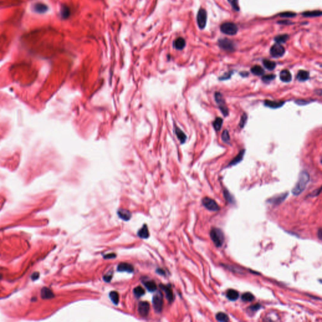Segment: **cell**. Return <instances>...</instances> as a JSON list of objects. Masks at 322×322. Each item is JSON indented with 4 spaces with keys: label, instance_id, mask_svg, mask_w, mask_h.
Instances as JSON below:
<instances>
[{
    "label": "cell",
    "instance_id": "6da1fadb",
    "mask_svg": "<svg viewBox=\"0 0 322 322\" xmlns=\"http://www.w3.org/2000/svg\"><path fill=\"white\" fill-rule=\"evenodd\" d=\"M309 181V176L307 172L303 171L299 174V179L296 184L294 187L292 192L293 195H299L306 188Z\"/></svg>",
    "mask_w": 322,
    "mask_h": 322
},
{
    "label": "cell",
    "instance_id": "7a4b0ae2",
    "mask_svg": "<svg viewBox=\"0 0 322 322\" xmlns=\"http://www.w3.org/2000/svg\"><path fill=\"white\" fill-rule=\"evenodd\" d=\"M210 237L214 244L217 247H222L224 243L225 237L223 231L217 228H213L210 231Z\"/></svg>",
    "mask_w": 322,
    "mask_h": 322
},
{
    "label": "cell",
    "instance_id": "3957f363",
    "mask_svg": "<svg viewBox=\"0 0 322 322\" xmlns=\"http://www.w3.org/2000/svg\"><path fill=\"white\" fill-rule=\"evenodd\" d=\"M220 30L224 34L228 35H234L238 32V27L231 22H226L220 26Z\"/></svg>",
    "mask_w": 322,
    "mask_h": 322
},
{
    "label": "cell",
    "instance_id": "277c9868",
    "mask_svg": "<svg viewBox=\"0 0 322 322\" xmlns=\"http://www.w3.org/2000/svg\"><path fill=\"white\" fill-rule=\"evenodd\" d=\"M218 43L220 47L226 51L232 52L235 50V44L231 40L227 38L219 39Z\"/></svg>",
    "mask_w": 322,
    "mask_h": 322
},
{
    "label": "cell",
    "instance_id": "5b68a950",
    "mask_svg": "<svg viewBox=\"0 0 322 322\" xmlns=\"http://www.w3.org/2000/svg\"><path fill=\"white\" fill-rule=\"evenodd\" d=\"M207 21V13L203 8L200 9L197 15V23L200 29H204Z\"/></svg>",
    "mask_w": 322,
    "mask_h": 322
},
{
    "label": "cell",
    "instance_id": "8992f818",
    "mask_svg": "<svg viewBox=\"0 0 322 322\" xmlns=\"http://www.w3.org/2000/svg\"><path fill=\"white\" fill-rule=\"evenodd\" d=\"M215 100L217 104L218 105L220 110L222 112L223 115L225 116H227L228 115V109L227 106H226L225 100L223 98V96L220 94V93H215Z\"/></svg>",
    "mask_w": 322,
    "mask_h": 322
},
{
    "label": "cell",
    "instance_id": "52a82bcc",
    "mask_svg": "<svg viewBox=\"0 0 322 322\" xmlns=\"http://www.w3.org/2000/svg\"><path fill=\"white\" fill-rule=\"evenodd\" d=\"M270 55L274 58H279L285 53V49L283 46L279 43H276L270 48Z\"/></svg>",
    "mask_w": 322,
    "mask_h": 322
},
{
    "label": "cell",
    "instance_id": "ba28073f",
    "mask_svg": "<svg viewBox=\"0 0 322 322\" xmlns=\"http://www.w3.org/2000/svg\"><path fill=\"white\" fill-rule=\"evenodd\" d=\"M203 204L208 210L210 211H217L220 210V207L217 204V203L213 199L210 198V197H205V198L203 200Z\"/></svg>",
    "mask_w": 322,
    "mask_h": 322
},
{
    "label": "cell",
    "instance_id": "9c48e42d",
    "mask_svg": "<svg viewBox=\"0 0 322 322\" xmlns=\"http://www.w3.org/2000/svg\"><path fill=\"white\" fill-rule=\"evenodd\" d=\"M153 306L157 312H160L163 307V297L161 293L155 295L152 299Z\"/></svg>",
    "mask_w": 322,
    "mask_h": 322
},
{
    "label": "cell",
    "instance_id": "30bf717a",
    "mask_svg": "<svg viewBox=\"0 0 322 322\" xmlns=\"http://www.w3.org/2000/svg\"><path fill=\"white\" fill-rule=\"evenodd\" d=\"M150 309V304L148 302L142 301L139 304V312L140 315L145 316L149 314Z\"/></svg>",
    "mask_w": 322,
    "mask_h": 322
},
{
    "label": "cell",
    "instance_id": "8fae6325",
    "mask_svg": "<svg viewBox=\"0 0 322 322\" xmlns=\"http://www.w3.org/2000/svg\"><path fill=\"white\" fill-rule=\"evenodd\" d=\"M117 270L118 271H119V272H127L131 273L134 270V268L132 265L128 263L123 262L120 263L118 265Z\"/></svg>",
    "mask_w": 322,
    "mask_h": 322
},
{
    "label": "cell",
    "instance_id": "7c38bea8",
    "mask_svg": "<svg viewBox=\"0 0 322 322\" xmlns=\"http://www.w3.org/2000/svg\"><path fill=\"white\" fill-rule=\"evenodd\" d=\"M161 289L165 292L166 298L167 299V300L169 302H172L174 300V295H173V292L171 286H169L168 285L166 286V285L161 284Z\"/></svg>",
    "mask_w": 322,
    "mask_h": 322
},
{
    "label": "cell",
    "instance_id": "4fadbf2b",
    "mask_svg": "<svg viewBox=\"0 0 322 322\" xmlns=\"http://www.w3.org/2000/svg\"><path fill=\"white\" fill-rule=\"evenodd\" d=\"M49 7L46 4L42 3H37L33 7V10L34 12L38 13H46L48 10Z\"/></svg>",
    "mask_w": 322,
    "mask_h": 322
},
{
    "label": "cell",
    "instance_id": "5bb4252c",
    "mask_svg": "<svg viewBox=\"0 0 322 322\" xmlns=\"http://www.w3.org/2000/svg\"><path fill=\"white\" fill-rule=\"evenodd\" d=\"M284 101H270V100H265L264 101V105L267 107H269L270 108H278L281 107L284 105Z\"/></svg>",
    "mask_w": 322,
    "mask_h": 322
},
{
    "label": "cell",
    "instance_id": "9a60e30c",
    "mask_svg": "<svg viewBox=\"0 0 322 322\" xmlns=\"http://www.w3.org/2000/svg\"><path fill=\"white\" fill-rule=\"evenodd\" d=\"M280 79L282 82L290 83L292 80V76L291 72L286 69L282 70L280 72Z\"/></svg>",
    "mask_w": 322,
    "mask_h": 322
},
{
    "label": "cell",
    "instance_id": "2e32d148",
    "mask_svg": "<svg viewBox=\"0 0 322 322\" xmlns=\"http://www.w3.org/2000/svg\"><path fill=\"white\" fill-rule=\"evenodd\" d=\"M296 78H297V80L299 81H301V82L306 81L309 80V72H308L307 71L301 70V71H299L298 72V74L296 76Z\"/></svg>",
    "mask_w": 322,
    "mask_h": 322
},
{
    "label": "cell",
    "instance_id": "e0dca14e",
    "mask_svg": "<svg viewBox=\"0 0 322 322\" xmlns=\"http://www.w3.org/2000/svg\"><path fill=\"white\" fill-rule=\"evenodd\" d=\"M185 46H186V41L182 37H179L176 38L174 42V47L177 50H181L185 47Z\"/></svg>",
    "mask_w": 322,
    "mask_h": 322
},
{
    "label": "cell",
    "instance_id": "ac0fdd59",
    "mask_svg": "<svg viewBox=\"0 0 322 322\" xmlns=\"http://www.w3.org/2000/svg\"><path fill=\"white\" fill-rule=\"evenodd\" d=\"M118 214L120 218L125 220V221H128L132 217V213L130 212L128 210H123V209H120L118 211Z\"/></svg>",
    "mask_w": 322,
    "mask_h": 322
},
{
    "label": "cell",
    "instance_id": "d6986e66",
    "mask_svg": "<svg viewBox=\"0 0 322 322\" xmlns=\"http://www.w3.org/2000/svg\"><path fill=\"white\" fill-rule=\"evenodd\" d=\"M60 15L63 19H67L71 15V10L66 5H63L60 9Z\"/></svg>",
    "mask_w": 322,
    "mask_h": 322
},
{
    "label": "cell",
    "instance_id": "ffe728a7",
    "mask_svg": "<svg viewBox=\"0 0 322 322\" xmlns=\"http://www.w3.org/2000/svg\"><path fill=\"white\" fill-rule=\"evenodd\" d=\"M175 132H176V134L177 135L178 139L180 140L181 143L184 144L186 142V139H187V137H186V135L184 134V133L179 128L177 127H175Z\"/></svg>",
    "mask_w": 322,
    "mask_h": 322
},
{
    "label": "cell",
    "instance_id": "44dd1931",
    "mask_svg": "<svg viewBox=\"0 0 322 322\" xmlns=\"http://www.w3.org/2000/svg\"><path fill=\"white\" fill-rule=\"evenodd\" d=\"M138 236L140 237V238H142V239H147L149 237V230L146 225H144L142 227V228L139 231Z\"/></svg>",
    "mask_w": 322,
    "mask_h": 322
},
{
    "label": "cell",
    "instance_id": "7402d4cb",
    "mask_svg": "<svg viewBox=\"0 0 322 322\" xmlns=\"http://www.w3.org/2000/svg\"><path fill=\"white\" fill-rule=\"evenodd\" d=\"M227 298L231 301H235L239 298V294L234 290H230L227 293Z\"/></svg>",
    "mask_w": 322,
    "mask_h": 322
},
{
    "label": "cell",
    "instance_id": "603a6c76",
    "mask_svg": "<svg viewBox=\"0 0 322 322\" xmlns=\"http://www.w3.org/2000/svg\"><path fill=\"white\" fill-rule=\"evenodd\" d=\"M244 154H245V150H242L240 152V153L238 154V155H237V157H235L234 159H233L232 161H231L229 164L228 166H234V165H236L238 164L239 162H240L242 159H243V157H244Z\"/></svg>",
    "mask_w": 322,
    "mask_h": 322
},
{
    "label": "cell",
    "instance_id": "cb8c5ba5",
    "mask_svg": "<svg viewBox=\"0 0 322 322\" xmlns=\"http://www.w3.org/2000/svg\"><path fill=\"white\" fill-rule=\"evenodd\" d=\"M251 71L252 74L256 76H261L264 74V70L263 69L262 67L258 65L253 66L251 68Z\"/></svg>",
    "mask_w": 322,
    "mask_h": 322
},
{
    "label": "cell",
    "instance_id": "d4e9b609",
    "mask_svg": "<svg viewBox=\"0 0 322 322\" xmlns=\"http://www.w3.org/2000/svg\"><path fill=\"white\" fill-rule=\"evenodd\" d=\"M41 294H42V297L43 299L52 298L54 296L53 293L52 292V291L50 290V289H49V288H47V287L43 288L42 290Z\"/></svg>",
    "mask_w": 322,
    "mask_h": 322
},
{
    "label": "cell",
    "instance_id": "484cf974",
    "mask_svg": "<svg viewBox=\"0 0 322 322\" xmlns=\"http://www.w3.org/2000/svg\"><path fill=\"white\" fill-rule=\"evenodd\" d=\"M145 287L150 292H154L157 290V285L154 281H148L144 282Z\"/></svg>",
    "mask_w": 322,
    "mask_h": 322
},
{
    "label": "cell",
    "instance_id": "4316f807",
    "mask_svg": "<svg viewBox=\"0 0 322 322\" xmlns=\"http://www.w3.org/2000/svg\"><path fill=\"white\" fill-rule=\"evenodd\" d=\"M263 64L265 68L268 69L269 71L274 70L276 66V63H274V62L273 61H271L270 60H267V59H264L263 60Z\"/></svg>",
    "mask_w": 322,
    "mask_h": 322
},
{
    "label": "cell",
    "instance_id": "83f0119b",
    "mask_svg": "<svg viewBox=\"0 0 322 322\" xmlns=\"http://www.w3.org/2000/svg\"><path fill=\"white\" fill-rule=\"evenodd\" d=\"M322 14V12L319 10L312 11V12H305L302 13V15L304 17H316V16H320Z\"/></svg>",
    "mask_w": 322,
    "mask_h": 322
},
{
    "label": "cell",
    "instance_id": "f1b7e54d",
    "mask_svg": "<svg viewBox=\"0 0 322 322\" xmlns=\"http://www.w3.org/2000/svg\"><path fill=\"white\" fill-rule=\"evenodd\" d=\"M289 35L287 34H283V35H279L275 37L274 41L277 43H285L288 39H289Z\"/></svg>",
    "mask_w": 322,
    "mask_h": 322
},
{
    "label": "cell",
    "instance_id": "f546056e",
    "mask_svg": "<svg viewBox=\"0 0 322 322\" xmlns=\"http://www.w3.org/2000/svg\"><path fill=\"white\" fill-rule=\"evenodd\" d=\"M222 124H223V119L221 118L218 117L216 118L215 120L213 122V125L214 129H215V130L219 131L220 130V129H221L222 127Z\"/></svg>",
    "mask_w": 322,
    "mask_h": 322
},
{
    "label": "cell",
    "instance_id": "4dcf8cb0",
    "mask_svg": "<svg viewBox=\"0 0 322 322\" xmlns=\"http://www.w3.org/2000/svg\"><path fill=\"white\" fill-rule=\"evenodd\" d=\"M110 298L112 302L115 304H118L119 303V294H118L116 291H111L110 293Z\"/></svg>",
    "mask_w": 322,
    "mask_h": 322
},
{
    "label": "cell",
    "instance_id": "1f68e13d",
    "mask_svg": "<svg viewBox=\"0 0 322 322\" xmlns=\"http://www.w3.org/2000/svg\"><path fill=\"white\" fill-rule=\"evenodd\" d=\"M287 195V193H284L276 197H274V198L271 199V203H275V204H279V203H281L282 201L285 200Z\"/></svg>",
    "mask_w": 322,
    "mask_h": 322
},
{
    "label": "cell",
    "instance_id": "d6a6232c",
    "mask_svg": "<svg viewBox=\"0 0 322 322\" xmlns=\"http://www.w3.org/2000/svg\"><path fill=\"white\" fill-rule=\"evenodd\" d=\"M216 318L217 319L218 321H222V322H226L229 320L228 315L223 312L218 313L216 315Z\"/></svg>",
    "mask_w": 322,
    "mask_h": 322
},
{
    "label": "cell",
    "instance_id": "836d02e7",
    "mask_svg": "<svg viewBox=\"0 0 322 322\" xmlns=\"http://www.w3.org/2000/svg\"><path fill=\"white\" fill-rule=\"evenodd\" d=\"M242 299L244 301L251 302L254 299V296L251 293H245L243 294V295L242 296Z\"/></svg>",
    "mask_w": 322,
    "mask_h": 322
},
{
    "label": "cell",
    "instance_id": "e575fe53",
    "mask_svg": "<svg viewBox=\"0 0 322 322\" xmlns=\"http://www.w3.org/2000/svg\"><path fill=\"white\" fill-rule=\"evenodd\" d=\"M133 293H134L135 296H136L138 298H139V297L142 296V295H144L145 291H144V290L143 289L142 287L137 286L133 290Z\"/></svg>",
    "mask_w": 322,
    "mask_h": 322
},
{
    "label": "cell",
    "instance_id": "d590c367",
    "mask_svg": "<svg viewBox=\"0 0 322 322\" xmlns=\"http://www.w3.org/2000/svg\"><path fill=\"white\" fill-rule=\"evenodd\" d=\"M222 139L225 143H228L230 141V135L227 130H224L222 134Z\"/></svg>",
    "mask_w": 322,
    "mask_h": 322
},
{
    "label": "cell",
    "instance_id": "8d00e7d4",
    "mask_svg": "<svg viewBox=\"0 0 322 322\" xmlns=\"http://www.w3.org/2000/svg\"><path fill=\"white\" fill-rule=\"evenodd\" d=\"M296 14L295 13L291 12H284V13L279 14V16H281V17H284V18L295 17V16H296Z\"/></svg>",
    "mask_w": 322,
    "mask_h": 322
},
{
    "label": "cell",
    "instance_id": "74e56055",
    "mask_svg": "<svg viewBox=\"0 0 322 322\" xmlns=\"http://www.w3.org/2000/svg\"><path fill=\"white\" fill-rule=\"evenodd\" d=\"M276 77V76L274 74H269V75H265V76H264L262 77V81L265 83H268V82H270L271 81L274 80V79Z\"/></svg>",
    "mask_w": 322,
    "mask_h": 322
},
{
    "label": "cell",
    "instance_id": "f35d334b",
    "mask_svg": "<svg viewBox=\"0 0 322 322\" xmlns=\"http://www.w3.org/2000/svg\"><path fill=\"white\" fill-rule=\"evenodd\" d=\"M228 2L230 3V4L231 5V7H232V8L235 10L239 11L240 8L239 7L238 1H237V0H228Z\"/></svg>",
    "mask_w": 322,
    "mask_h": 322
},
{
    "label": "cell",
    "instance_id": "ab89813d",
    "mask_svg": "<svg viewBox=\"0 0 322 322\" xmlns=\"http://www.w3.org/2000/svg\"><path fill=\"white\" fill-rule=\"evenodd\" d=\"M247 120V115L245 113L243 114V115L241 117V120L240 122V126L241 128H243L244 127Z\"/></svg>",
    "mask_w": 322,
    "mask_h": 322
},
{
    "label": "cell",
    "instance_id": "60d3db41",
    "mask_svg": "<svg viewBox=\"0 0 322 322\" xmlns=\"http://www.w3.org/2000/svg\"><path fill=\"white\" fill-rule=\"evenodd\" d=\"M231 72H227V73H225V74L222 76V77H220L219 78L220 80H228V79H230V76H231Z\"/></svg>",
    "mask_w": 322,
    "mask_h": 322
},
{
    "label": "cell",
    "instance_id": "b9f144b4",
    "mask_svg": "<svg viewBox=\"0 0 322 322\" xmlns=\"http://www.w3.org/2000/svg\"><path fill=\"white\" fill-rule=\"evenodd\" d=\"M261 306L259 304H254V305H252V306L250 307V308H251V310L253 311V312H256V311H257L259 309L261 308Z\"/></svg>",
    "mask_w": 322,
    "mask_h": 322
},
{
    "label": "cell",
    "instance_id": "7bdbcfd3",
    "mask_svg": "<svg viewBox=\"0 0 322 322\" xmlns=\"http://www.w3.org/2000/svg\"><path fill=\"white\" fill-rule=\"evenodd\" d=\"M225 197H226V200H228V198H230V202L232 201V200H231V197L230 193L228 192V191H225Z\"/></svg>",
    "mask_w": 322,
    "mask_h": 322
},
{
    "label": "cell",
    "instance_id": "ee69618b",
    "mask_svg": "<svg viewBox=\"0 0 322 322\" xmlns=\"http://www.w3.org/2000/svg\"><path fill=\"white\" fill-rule=\"evenodd\" d=\"M116 257V255L115 253H110V254H107V255L105 256L104 257L105 259H111V258H115Z\"/></svg>",
    "mask_w": 322,
    "mask_h": 322
},
{
    "label": "cell",
    "instance_id": "f6af8a7d",
    "mask_svg": "<svg viewBox=\"0 0 322 322\" xmlns=\"http://www.w3.org/2000/svg\"><path fill=\"white\" fill-rule=\"evenodd\" d=\"M111 278H112V277H111V275H106V276H104L103 279L106 282H110L111 281Z\"/></svg>",
    "mask_w": 322,
    "mask_h": 322
},
{
    "label": "cell",
    "instance_id": "bcb514c9",
    "mask_svg": "<svg viewBox=\"0 0 322 322\" xmlns=\"http://www.w3.org/2000/svg\"><path fill=\"white\" fill-rule=\"evenodd\" d=\"M278 24H291V22H290V21H287V20H285V21H279L278 22Z\"/></svg>",
    "mask_w": 322,
    "mask_h": 322
},
{
    "label": "cell",
    "instance_id": "7dc6e473",
    "mask_svg": "<svg viewBox=\"0 0 322 322\" xmlns=\"http://www.w3.org/2000/svg\"><path fill=\"white\" fill-rule=\"evenodd\" d=\"M240 75L243 77H246L248 75V73L247 72H240Z\"/></svg>",
    "mask_w": 322,
    "mask_h": 322
},
{
    "label": "cell",
    "instance_id": "c3c4849f",
    "mask_svg": "<svg viewBox=\"0 0 322 322\" xmlns=\"http://www.w3.org/2000/svg\"><path fill=\"white\" fill-rule=\"evenodd\" d=\"M157 271H158V272H157V273H159V274H162V275H164V270H162V269H158V270H157Z\"/></svg>",
    "mask_w": 322,
    "mask_h": 322
},
{
    "label": "cell",
    "instance_id": "681fc988",
    "mask_svg": "<svg viewBox=\"0 0 322 322\" xmlns=\"http://www.w3.org/2000/svg\"><path fill=\"white\" fill-rule=\"evenodd\" d=\"M321 233H322L321 230V228H320V229H319V231H318V237H319V239H320V240L321 239Z\"/></svg>",
    "mask_w": 322,
    "mask_h": 322
}]
</instances>
